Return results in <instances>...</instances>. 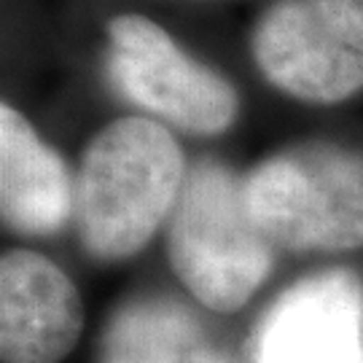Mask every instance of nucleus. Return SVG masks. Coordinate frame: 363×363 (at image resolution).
<instances>
[{"instance_id": "f257e3e1", "label": "nucleus", "mask_w": 363, "mask_h": 363, "mask_svg": "<svg viewBox=\"0 0 363 363\" xmlns=\"http://www.w3.org/2000/svg\"><path fill=\"white\" fill-rule=\"evenodd\" d=\"M175 135L148 116H121L91 138L76 169V232L97 261L140 253L167 223L186 181Z\"/></svg>"}, {"instance_id": "f03ea898", "label": "nucleus", "mask_w": 363, "mask_h": 363, "mask_svg": "<svg viewBox=\"0 0 363 363\" xmlns=\"http://www.w3.org/2000/svg\"><path fill=\"white\" fill-rule=\"evenodd\" d=\"M277 247L247 210L245 175L216 156L186 172L167 218V259L189 294L213 312H237L264 286Z\"/></svg>"}, {"instance_id": "7ed1b4c3", "label": "nucleus", "mask_w": 363, "mask_h": 363, "mask_svg": "<svg viewBox=\"0 0 363 363\" xmlns=\"http://www.w3.org/2000/svg\"><path fill=\"white\" fill-rule=\"evenodd\" d=\"M247 210L277 250L363 247V151L312 138L264 156L245 172Z\"/></svg>"}, {"instance_id": "20e7f679", "label": "nucleus", "mask_w": 363, "mask_h": 363, "mask_svg": "<svg viewBox=\"0 0 363 363\" xmlns=\"http://www.w3.org/2000/svg\"><path fill=\"white\" fill-rule=\"evenodd\" d=\"M108 76L127 103L167 130L216 138L240 116L232 81L140 13H118L108 22Z\"/></svg>"}, {"instance_id": "39448f33", "label": "nucleus", "mask_w": 363, "mask_h": 363, "mask_svg": "<svg viewBox=\"0 0 363 363\" xmlns=\"http://www.w3.org/2000/svg\"><path fill=\"white\" fill-rule=\"evenodd\" d=\"M264 81L310 105H337L363 89V0H274L250 30Z\"/></svg>"}, {"instance_id": "423d86ee", "label": "nucleus", "mask_w": 363, "mask_h": 363, "mask_svg": "<svg viewBox=\"0 0 363 363\" xmlns=\"http://www.w3.org/2000/svg\"><path fill=\"white\" fill-rule=\"evenodd\" d=\"M250 363H363V283L325 269L286 288L250 337Z\"/></svg>"}, {"instance_id": "0eeeda50", "label": "nucleus", "mask_w": 363, "mask_h": 363, "mask_svg": "<svg viewBox=\"0 0 363 363\" xmlns=\"http://www.w3.org/2000/svg\"><path fill=\"white\" fill-rule=\"evenodd\" d=\"M84 328L78 288L54 261L33 250L0 259V355L3 363H60Z\"/></svg>"}, {"instance_id": "6e6552de", "label": "nucleus", "mask_w": 363, "mask_h": 363, "mask_svg": "<svg viewBox=\"0 0 363 363\" xmlns=\"http://www.w3.org/2000/svg\"><path fill=\"white\" fill-rule=\"evenodd\" d=\"M76 210V178L13 105H0V213L6 229L49 237Z\"/></svg>"}, {"instance_id": "1a4fd4ad", "label": "nucleus", "mask_w": 363, "mask_h": 363, "mask_svg": "<svg viewBox=\"0 0 363 363\" xmlns=\"http://www.w3.org/2000/svg\"><path fill=\"white\" fill-rule=\"evenodd\" d=\"M97 363H237L186 304L135 296L105 325Z\"/></svg>"}]
</instances>
